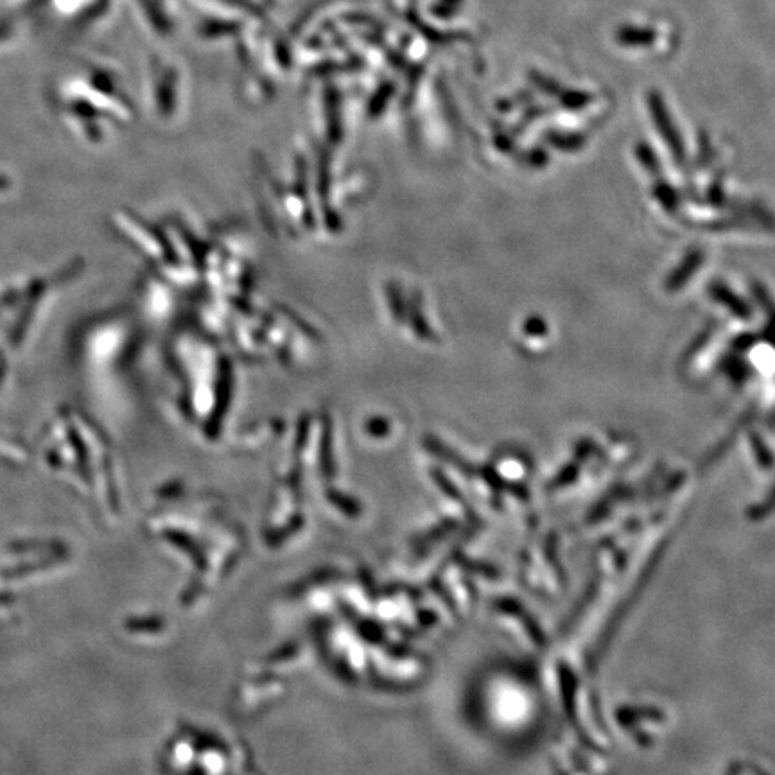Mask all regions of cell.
Wrapping results in <instances>:
<instances>
[{
  "label": "cell",
  "mask_w": 775,
  "mask_h": 775,
  "mask_svg": "<svg viewBox=\"0 0 775 775\" xmlns=\"http://www.w3.org/2000/svg\"><path fill=\"white\" fill-rule=\"evenodd\" d=\"M17 178L9 173L8 169L0 166V200L11 198L17 192Z\"/></svg>",
  "instance_id": "cell-1"
}]
</instances>
